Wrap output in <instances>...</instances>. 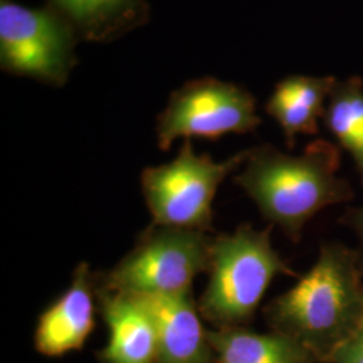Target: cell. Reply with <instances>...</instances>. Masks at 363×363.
Segmentation results:
<instances>
[{
	"label": "cell",
	"instance_id": "5",
	"mask_svg": "<svg viewBox=\"0 0 363 363\" xmlns=\"http://www.w3.org/2000/svg\"><path fill=\"white\" fill-rule=\"evenodd\" d=\"M247 151L216 162L198 155L191 139H186L179 154L169 163L143 169L140 183L152 225L210 232L213 202L233 171L244 166Z\"/></svg>",
	"mask_w": 363,
	"mask_h": 363
},
{
	"label": "cell",
	"instance_id": "10",
	"mask_svg": "<svg viewBox=\"0 0 363 363\" xmlns=\"http://www.w3.org/2000/svg\"><path fill=\"white\" fill-rule=\"evenodd\" d=\"M140 298L155 319L156 363H214L208 330L202 325V315L193 291L175 296Z\"/></svg>",
	"mask_w": 363,
	"mask_h": 363
},
{
	"label": "cell",
	"instance_id": "14",
	"mask_svg": "<svg viewBox=\"0 0 363 363\" xmlns=\"http://www.w3.org/2000/svg\"><path fill=\"white\" fill-rule=\"evenodd\" d=\"M323 123L337 145L350 155L363 184V79L337 81L325 105Z\"/></svg>",
	"mask_w": 363,
	"mask_h": 363
},
{
	"label": "cell",
	"instance_id": "6",
	"mask_svg": "<svg viewBox=\"0 0 363 363\" xmlns=\"http://www.w3.org/2000/svg\"><path fill=\"white\" fill-rule=\"evenodd\" d=\"M76 27L52 6L0 0V66L15 76L64 86L77 64Z\"/></svg>",
	"mask_w": 363,
	"mask_h": 363
},
{
	"label": "cell",
	"instance_id": "15",
	"mask_svg": "<svg viewBox=\"0 0 363 363\" xmlns=\"http://www.w3.org/2000/svg\"><path fill=\"white\" fill-rule=\"evenodd\" d=\"M330 363H363V319L355 333L337 349Z\"/></svg>",
	"mask_w": 363,
	"mask_h": 363
},
{
	"label": "cell",
	"instance_id": "1",
	"mask_svg": "<svg viewBox=\"0 0 363 363\" xmlns=\"http://www.w3.org/2000/svg\"><path fill=\"white\" fill-rule=\"evenodd\" d=\"M271 331L301 343L318 363H330L363 319V269L355 249L320 247L298 283L264 307Z\"/></svg>",
	"mask_w": 363,
	"mask_h": 363
},
{
	"label": "cell",
	"instance_id": "7",
	"mask_svg": "<svg viewBox=\"0 0 363 363\" xmlns=\"http://www.w3.org/2000/svg\"><path fill=\"white\" fill-rule=\"evenodd\" d=\"M256 99L244 86L217 78H198L172 91L156 118V139L169 151L177 139L217 140L229 133H247L261 124Z\"/></svg>",
	"mask_w": 363,
	"mask_h": 363
},
{
	"label": "cell",
	"instance_id": "4",
	"mask_svg": "<svg viewBox=\"0 0 363 363\" xmlns=\"http://www.w3.org/2000/svg\"><path fill=\"white\" fill-rule=\"evenodd\" d=\"M213 238L208 232L151 223L109 272L96 274L97 284L138 296L191 292L195 277L208 271Z\"/></svg>",
	"mask_w": 363,
	"mask_h": 363
},
{
	"label": "cell",
	"instance_id": "13",
	"mask_svg": "<svg viewBox=\"0 0 363 363\" xmlns=\"http://www.w3.org/2000/svg\"><path fill=\"white\" fill-rule=\"evenodd\" d=\"M214 363H318L301 343L280 333L249 327L208 330Z\"/></svg>",
	"mask_w": 363,
	"mask_h": 363
},
{
	"label": "cell",
	"instance_id": "16",
	"mask_svg": "<svg viewBox=\"0 0 363 363\" xmlns=\"http://www.w3.org/2000/svg\"><path fill=\"white\" fill-rule=\"evenodd\" d=\"M342 225L349 228L352 233L355 234L358 245L355 247L359 262L363 269V205L358 208H350L346 210V213L339 220Z\"/></svg>",
	"mask_w": 363,
	"mask_h": 363
},
{
	"label": "cell",
	"instance_id": "3",
	"mask_svg": "<svg viewBox=\"0 0 363 363\" xmlns=\"http://www.w3.org/2000/svg\"><path fill=\"white\" fill-rule=\"evenodd\" d=\"M271 232V225L259 230L244 223L213 238L208 284L198 308L214 328L247 327L274 277H298L273 247Z\"/></svg>",
	"mask_w": 363,
	"mask_h": 363
},
{
	"label": "cell",
	"instance_id": "8",
	"mask_svg": "<svg viewBox=\"0 0 363 363\" xmlns=\"http://www.w3.org/2000/svg\"><path fill=\"white\" fill-rule=\"evenodd\" d=\"M97 280L88 262H79L72 284L40 312L34 346L39 354L60 358L81 350L96 328Z\"/></svg>",
	"mask_w": 363,
	"mask_h": 363
},
{
	"label": "cell",
	"instance_id": "11",
	"mask_svg": "<svg viewBox=\"0 0 363 363\" xmlns=\"http://www.w3.org/2000/svg\"><path fill=\"white\" fill-rule=\"evenodd\" d=\"M337 78L288 76L276 84L265 111L281 127L289 148L298 135H316Z\"/></svg>",
	"mask_w": 363,
	"mask_h": 363
},
{
	"label": "cell",
	"instance_id": "2",
	"mask_svg": "<svg viewBox=\"0 0 363 363\" xmlns=\"http://www.w3.org/2000/svg\"><path fill=\"white\" fill-rule=\"evenodd\" d=\"M342 150L318 139L303 154L288 155L271 144L247 150L235 183L256 203L262 218L298 242L304 226L323 208L354 199L350 182L337 175Z\"/></svg>",
	"mask_w": 363,
	"mask_h": 363
},
{
	"label": "cell",
	"instance_id": "9",
	"mask_svg": "<svg viewBox=\"0 0 363 363\" xmlns=\"http://www.w3.org/2000/svg\"><path fill=\"white\" fill-rule=\"evenodd\" d=\"M97 303L108 328V342L96 354L100 363H156L157 328L143 298L97 284Z\"/></svg>",
	"mask_w": 363,
	"mask_h": 363
},
{
	"label": "cell",
	"instance_id": "12",
	"mask_svg": "<svg viewBox=\"0 0 363 363\" xmlns=\"http://www.w3.org/2000/svg\"><path fill=\"white\" fill-rule=\"evenodd\" d=\"M72 22L79 37L94 43H109L144 26L150 19L145 0H49Z\"/></svg>",
	"mask_w": 363,
	"mask_h": 363
}]
</instances>
